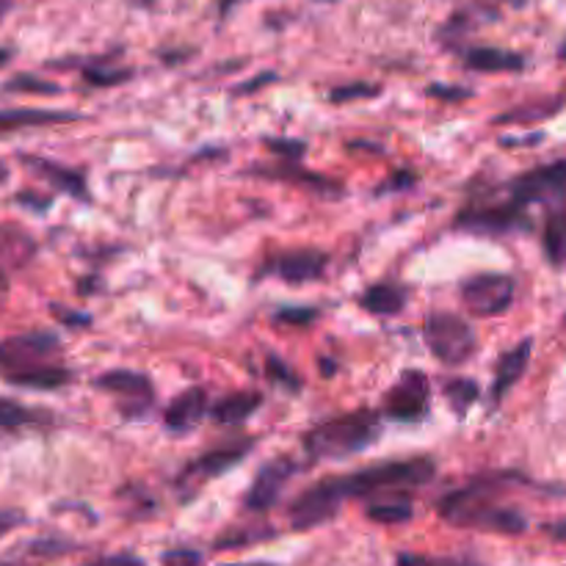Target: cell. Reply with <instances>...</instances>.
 Here are the masks:
<instances>
[{"label":"cell","instance_id":"ba28073f","mask_svg":"<svg viewBox=\"0 0 566 566\" xmlns=\"http://www.w3.org/2000/svg\"><path fill=\"white\" fill-rule=\"evenodd\" d=\"M511 199L531 208V204H564L566 202V160L536 166L525 175L514 177L506 186Z\"/></svg>","mask_w":566,"mask_h":566},{"label":"cell","instance_id":"1f68e13d","mask_svg":"<svg viewBox=\"0 0 566 566\" xmlns=\"http://www.w3.org/2000/svg\"><path fill=\"white\" fill-rule=\"evenodd\" d=\"M3 89L18 91V95H42V97L62 95V86L53 84V80L36 78V75H14L12 80H7Z\"/></svg>","mask_w":566,"mask_h":566},{"label":"cell","instance_id":"e0dca14e","mask_svg":"<svg viewBox=\"0 0 566 566\" xmlns=\"http://www.w3.org/2000/svg\"><path fill=\"white\" fill-rule=\"evenodd\" d=\"M204 414H208V392L202 387H188L166 407L164 425L171 434L182 436L197 429L204 420Z\"/></svg>","mask_w":566,"mask_h":566},{"label":"cell","instance_id":"bcb514c9","mask_svg":"<svg viewBox=\"0 0 566 566\" xmlns=\"http://www.w3.org/2000/svg\"><path fill=\"white\" fill-rule=\"evenodd\" d=\"M544 533H547L553 542H566V517L564 520H555V522H547V525L542 528Z\"/></svg>","mask_w":566,"mask_h":566},{"label":"cell","instance_id":"60d3db41","mask_svg":"<svg viewBox=\"0 0 566 566\" xmlns=\"http://www.w3.org/2000/svg\"><path fill=\"white\" fill-rule=\"evenodd\" d=\"M425 95L436 97L442 102H462V100H470L473 91L470 89H462V86H451V84H431L425 89Z\"/></svg>","mask_w":566,"mask_h":566},{"label":"cell","instance_id":"680465c9","mask_svg":"<svg viewBox=\"0 0 566 566\" xmlns=\"http://www.w3.org/2000/svg\"><path fill=\"white\" fill-rule=\"evenodd\" d=\"M564 266H566V263H564Z\"/></svg>","mask_w":566,"mask_h":566},{"label":"cell","instance_id":"11a10c76","mask_svg":"<svg viewBox=\"0 0 566 566\" xmlns=\"http://www.w3.org/2000/svg\"><path fill=\"white\" fill-rule=\"evenodd\" d=\"M558 58H561V62H566V40H564V45L558 47Z\"/></svg>","mask_w":566,"mask_h":566},{"label":"cell","instance_id":"d4e9b609","mask_svg":"<svg viewBox=\"0 0 566 566\" xmlns=\"http://www.w3.org/2000/svg\"><path fill=\"white\" fill-rule=\"evenodd\" d=\"M409 290L398 282H379L370 285L363 296H359V307L370 315H398L407 307Z\"/></svg>","mask_w":566,"mask_h":566},{"label":"cell","instance_id":"8fae6325","mask_svg":"<svg viewBox=\"0 0 566 566\" xmlns=\"http://www.w3.org/2000/svg\"><path fill=\"white\" fill-rule=\"evenodd\" d=\"M514 293L517 282L509 274H476L462 285V301L478 318H498L509 312Z\"/></svg>","mask_w":566,"mask_h":566},{"label":"cell","instance_id":"7a4b0ae2","mask_svg":"<svg viewBox=\"0 0 566 566\" xmlns=\"http://www.w3.org/2000/svg\"><path fill=\"white\" fill-rule=\"evenodd\" d=\"M379 412H374V409H354V412L337 414V418H329L323 423H318L315 429L307 431L301 445H304L307 456L312 462H337L348 459L354 453H363L365 447L379 442Z\"/></svg>","mask_w":566,"mask_h":566},{"label":"cell","instance_id":"f546056e","mask_svg":"<svg viewBox=\"0 0 566 566\" xmlns=\"http://www.w3.org/2000/svg\"><path fill=\"white\" fill-rule=\"evenodd\" d=\"M133 69L127 67H102V64H89V67H84V73H80V78H84L86 86H91V89H113V86H122L127 84V80H133Z\"/></svg>","mask_w":566,"mask_h":566},{"label":"cell","instance_id":"83f0119b","mask_svg":"<svg viewBox=\"0 0 566 566\" xmlns=\"http://www.w3.org/2000/svg\"><path fill=\"white\" fill-rule=\"evenodd\" d=\"M365 517L379 525H401V522H409L414 517V506L407 495H392L387 500H376L365 509Z\"/></svg>","mask_w":566,"mask_h":566},{"label":"cell","instance_id":"ac0fdd59","mask_svg":"<svg viewBox=\"0 0 566 566\" xmlns=\"http://www.w3.org/2000/svg\"><path fill=\"white\" fill-rule=\"evenodd\" d=\"M531 354H533V340L525 337L520 340L514 348H509L506 354H500L498 365H495V381H492V403H500L506 396H509L511 387L525 376L528 363H531Z\"/></svg>","mask_w":566,"mask_h":566},{"label":"cell","instance_id":"8992f818","mask_svg":"<svg viewBox=\"0 0 566 566\" xmlns=\"http://www.w3.org/2000/svg\"><path fill=\"white\" fill-rule=\"evenodd\" d=\"M62 354V340L53 332H34L12 334V337L0 340V376L7 379L9 374L34 368V365L53 363Z\"/></svg>","mask_w":566,"mask_h":566},{"label":"cell","instance_id":"681fc988","mask_svg":"<svg viewBox=\"0 0 566 566\" xmlns=\"http://www.w3.org/2000/svg\"><path fill=\"white\" fill-rule=\"evenodd\" d=\"M321 374L323 376H332L334 374V363H332V359H321Z\"/></svg>","mask_w":566,"mask_h":566},{"label":"cell","instance_id":"836d02e7","mask_svg":"<svg viewBox=\"0 0 566 566\" xmlns=\"http://www.w3.org/2000/svg\"><path fill=\"white\" fill-rule=\"evenodd\" d=\"M266 376L274 381V385L282 387V390H288V392L301 390V379L293 374V368H290L285 359L274 357V354H268L266 357Z\"/></svg>","mask_w":566,"mask_h":566},{"label":"cell","instance_id":"d590c367","mask_svg":"<svg viewBox=\"0 0 566 566\" xmlns=\"http://www.w3.org/2000/svg\"><path fill=\"white\" fill-rule=\"evenodd\" d=\"M321 312L315 307H282V310L274 312V323H285V326H310L312 321H318Z\"/></svg>","mask_w":566,"mask_h":566},{"label":"cell","instance_id":"cb8c5ba5","mask_svg":"<svg viewBox=\"0 0 566 566\" xmlns=\"http://www.w3.org/2000/svg\"><path fill=\"white\" fill-rule=\"evenodd\" d=\"M564 106L566 95L542 97V100L522 102V106L500 113V116H495V122H498V125H536V122H544L550 120V116H555L558 111H564Z\"/></svg>","mask_w":566,"mask_h":566},{"label":"cell","instance_id":"9c48e42d","mask_svg":"<svg viewBox=\"0 0 566 566\" xmlns=\"http://www.w3.org/2000/svg\"><path fill=\"white\" fill-rule=\"evenodd\" d=\"M252 451H255V440H252V436H233V440L221 442V445L210 447L202 456H197V459L180 473L177 484L191 492L193 484L199 487V484L210 481V478L215 476H224V473H230L233 467H238Z\"/></svg>","mask_w":566,"mask_h":566},{"label":"cell","instance_id":"4dcf8cb0","mask_svg":"<svg viewBox=\"0 0 566 566\" xmlns=\"http://www.w3.org/2000/svg\"><path fill=\"white\" fill-rule=\"evenodd\" d=\"M381 86L379 84H368V80H354V84H340L334 89L326 91V100L332 106H346V102L354 100H370V97H379Z\"/></svg>","mask_w":566,"mask_h":566},{"label":"cell","instance_id":"5bb4252c","mask_svg":"<svg viewBox=\"0 0 566 566\" xmlns=\"http://www.w3.org/2000/svg\"><path fill=\"white\" fill-rule=\"evenodd\" d=\"M329 255L318 249H290L282 255L271 257L268 266L263 268L260 277H277L288 285H307L318 282L326 274Z\"/></svg>","mask_w":566,"mask_h":566},{"label":"cell","instance_id":"4316f807","mask_svg":"<svg viewBox=\"0 0 566 566\" xmlns=\"http://www.w3.org/2000/svg\"><path fill=\"white\" fill-rule=\"evenodd\" d=\"M53 423V412L47 409L25 407V403L0 398V431H20L29 425H47Z\"/></svg>","mask_w":566,"mask_h":566},{"label":"cell","instance_id":"5b68a950","mask_svg":"<svg viewBox=\"0 0 566 566\" xmlns=\"http://www.w3.org/2000/svg\"><path fill=\"white\" fill-rule=\"evenodd\" d=\"M423 337L429 352L447 368H459L476 354V332L456 312H431L423 323Z\"/></svg>","mask_w":566,"mask_h":566},{"label":"cell","instance_id":"d6986e66","mask_svg":"<svg viewBox=\"0 0 566 566\" xmlns=\"http://www.w3.org/2000/svg\"><path fill=\"white\" fill-rule=\"evenodd\" d=\"M36 241L20 224H0V271H14L34 260Z\"/></svg>","mask_w":566,"mask_h":566},{"label":"cell","instance_id":"f5cc1de1","mask_svg":"<svg viewBox=\"0 0 566 566\" xmlns=\"http://www.w3.org/2000/svg\"><path fill=\"white\" fill-rule=\"evenodd\" d=\"M9 58H12V51H0V67H3V64H7Z\"/></svg>","mask_w":566,"mask_h":566},{"label":"cell","instance_id":"b9f144b4","mask_svg":"<svg viewBox=\"0 0 566 566\" xmlns=\"http://www.w3.org/2000/svg\"><path fill=\"white\" fill-rule=\"evenodd\" d=\"M84 566H147V561L138 558L133 553H116V555H102V558L89 561Z\"/></svg>","mask_w":566,"mask_h":566},{"label":"cell","instance_id":"7402d4cb","mask_svg":"<svg viewBox=\"0 0 566 566\" xmlns=\"http://www.w3.org/2000/svg\"><path fill=\"white\" fill-rule=\"evenodd\" d=\"M263 407V396L255 390H238L230 392V396L219 398V401L210 407V418L219 425H241Z\"/></svg>","mask_w":566,"mask_h":566},{"label":"cell","instance_id":"484cf974","mask_svg":"<svg viewBox=\"0 0 566 566\" xmlns=\"http://www.w3.org/2000/svg\"><path fill=\"white\" fill-rule=\"evenodd\" d=\"M542 249L550 266L561 268L566 263V204H555L547 213L542 230Z\"/></svg>","mask_w":566,"mask_h":566},{"label":"cell","instance_id":"f6af8a7d","mask_svg":"<svg viewBox=\"0 0 566 566\" xmlns=\"http://www.w3.org/2000/svg\"><path fill=\"white\" fill-rule=\"evenodd\" d=\"M18 525H23V514L20 511H0V536H7Z\"/></svg>","mask_w":566,"mask_h":566},{"label":"cell","instance_id":"4fadbf2b","mask_svg":"<svg viewBox=\"0 0 566 566\" xmlns=\"http://www.w3.org/2000/svg\"><path fill=\"white\" fill-rule=\"evenodd\" d=\"M299 465L288 456H277V459L266 462V465L257 470L255 481H252L249 492L244 498V509L252 511V514H266L268 509H274L282 495L285 484L296 476Z\"/></svg>","mask_w":566,"mask_h":566},{"label":"cell","instance_id":"e575fe53","mask_svg":"<svg viewBox=\"0 0 566 566\" xmlns=\"http://www.w3.org/2000/svg\"><path fill=\"white\" fill-rule=\"evenodd\" d=\"M274 531L271 528H249V531H233L226 536L215 539L213 547L215 550H235V547H246V544L263 542V539H271Z\"/></svg>","mask_w":566,"mask_h":566},{"label":"cell","instance_id":"d6a6232c","mask_svg":"<svg viewBox=\"0 0 566 566\" xmlns=\"http://www.w3.org/2000/svg\"><path fill=\"white\" fill-rule=\"evenodd\" d=\"M396 566H481L473 558L462 555H423V553H401L396 558Z\"/></svg>","mask_w":566,"mask_h":566},{"label":"cell","instance_id":"f907efd6","mask_svg":"<svg viewBox=\"0 0 566 566\" xmlns=\"http://www.w3.org/2000/svg\"><path fill=\"white\" fill-rule=\"evenodd\" d=\"M7 290H9V277H7V271H0V299L7 296Z\"/></svg>","mask_w":566,"mask_h":566},{"label":"cell","instance_id":"816d5d0a","mask_svg":"<svg viewBox=\"0 0 566 566\" xmlns=\"http://www.w3.org/2000/svg\"><path fill=\"white\" fill-rule=\"evenodd\" d=\"M9 9H12V0H0V20L7 18Z\"/></svg>","mask_w":566,"mask_h":566},{"label":"cell","instance_id":"9f6ffc18","mask_svg":"<svg viewBox=\"0 0 566 566\" xmlns=\"http://www.w3.org/2000/svg\"><path fill=\"white\" fill-rule=\"evenodd\" d=\"M224 566H277V564H263L260 561V564H224Z\"/></svg>","mask_w":566,"mask_h":566},{"label":"cell","instance_id":"f1b7e54d","mask_svg":"<svg viewBox=\"0 0 566 566\" xmlns=\"http://www.w3.org/2000/svg\"><path fill=\"white\" fill-rule=\"evenodd\" d=\"M442 392H445V401L451 403V409L459 418H465L467 409L473 407V403L481 398V390H478V385L473 379H465V376H459V379H451L445 387H442Z\"/></svg>","mask_w":566,"mask_h":566},{"label":"cell","instance_id":"277c9868","mask_svg":"<svg viewBox=\"0 0 566 566\" xmlns=\"http://www.w3.org/2000/svg\"><path fill=\"white\" fill-rule=\"evenodd\" d=\"M456 226L473 235H489V238H500V235L522 233L531 226L528 221V208L517 199L495 197V191L473 197L465 208L456 213Z\"/></svg>","mask_w":566,"mask_h":566},{"label":"cell","instance_id":"7bdbcfd3","mask_svg":"<svg viewBox=\"0 0 566 566\" xmlns=\"http://www.w3.org/2000/svg\"><path fill=\"white\" fill-rule=\"evenodd\" d=\"M274 80H277V73H274V69H268V73L255 75V78H249L244 86H238V89H235V97H249V95H255V91H260V89H266V86H271Z\"/></svg>","mask_w":566,"mask_h":566},{"label":"cell","instance_id":"74e56055","mask_svg":"<svg viewBox=\"0 0 566 566\" xmlns=\"http://www.w3.org/2000/svg\"><path fill=\"white\" fill-rule=\"evenodd\" d=\"M266 147L282 160H299L307 153V142L301 138H266Z\"/></svg>","mask_w":566,"mask_h":566},{"label":"cell","instance_id":"db71d44e","mask_svg":"<svg viewBox=\"0 0 566 566\" xmlns=\"http://www.w3.org/2000/svg\"><path fill=\"white\" fill-rule=\"evenodd\" d=\"M9 180V169L3 164H0V182H7Z\"/></svg>","mask_w":566,"mask_h":566},{"label":"cell","instance_id":"ffe728a7","mask_svg":"<svg viewBox=\"0 0 566 566\" xmlns=\"http://www.w3.org/2000/svg\"><path fill=\"white\" fill-rule=\"evenodd\" d=\"M84 113L75 111H40V108H9L0 111V131H23V127H47L80 122Z\"/></svg>","mask_w":566,"mask_h":566},{"label":"cell","instance_id":"ee69618b","mask_svg":"<svg viewBox=\"0 0 566 566\" xmlns=\"http://www.w3.org/2000/svg\"><path fill=\"white\" fill-rule=\"evenodd\" d=\"M14 202L23 204V208L29 210H36V213H45V210L53 208V197H40L36 191H20L18 197H14Z\"/></svg>","mask_w":566,"mask_h":566},{"label":"cell","instance_id":"6f0895ef","mask_svg":"<svg viewBox=\"0 0 566 566\" xmlns=\"http://www.w3.org/2000/svg\"><path fill=\"white\" fill-rule=\"evenodd\" d=\"M138 3H142V7H149V3H153V0H138Z\"/></svg>","mask_w":566,"mask_h":566},{"label":"cell","instance_id":"ab89813d","mask_svg":"<svg viewBox=\"0 0 566 566\" xmlns=\"http://www.w3.org/2000/svg\"><path fill=\"white\" fill-rule=\"evenodd\" d=\"M160 564L164 566H202V553L191 547H175V550H166L160 555Z\"/></svg>","mask_w":566,"mask_h":566},{"label":"cell","instance_id":"44dd1931","mask_svg":"<svg viewBox=\"0 0 566 566\" xmlns=\"http://www.w3.org/2000/svg\"><path fill=\"white\" fill-rule=\"evenodd\" d=\"M462 62L473 73H520L525 69V56L503 47H467Z\"/></svg>","mask_w":566,"mask_h":566},{"label":"cell","instance_id":"7c38bea8","mask_svg":"<svg viewBox=\"0 0 566 566\" xmlns=\"http://www.w3.org/2000/svg\"><path fill=\"white\" fill-rule=\"evenodd\" d=\"M431 403V381L423 370L407 368L385 396V414L396 423H418Z\"/></svg>","mask_w":566,"mask_h":566},{"label":"cell","instance_id":"f35d334b","mask_svg":"<svg viewBox=\"0 0 566 566\" xmlns=\"http://www.w3.org/2000/svg\"><path fill=\"white\" fill-rule=\"evenodd\" d=\"M414 186H418V175H414V171H409V169H398V171H392V175L387 177V180L381 182L379 188H376V193H379V197H385V193L407 191V188H414Z\"/></svg>","mask_w":566,"mask_h":566},{"label":"cell","instance_id":"7dc6e473","mask_svg":"<svg viewBox=\"0 0 566 566\" xmlns=\"http://www.w3.org/2000/svg\"><path fill=\"white\" fill-rule=\"evenodd\" d=\"M473 3H487V7H500V3H503V7H514V9L525 7V0H473Z\"/></svg>","mask_w":566,"mask_h":566},{"label":"cell","instance_id":"8d00e7d4","mask_svg":"<svg viewBox=\"0 0 566 566\" xmlns=\"http://www.w3.org/2000/svg\"><path fill=\"white\" fill-rule=\"evenodd\" d=\"M51 312H53V318H56V321L62 323V326H69V329H89L91 323H95V318H91L89 312L69 310V307L58 304V301H53Z\"/></svg>","mask_w":566,"mask_h":566},{"label":"cell","instance_id":"3957f363","mask_svg":"<svg viewBox=\"0 0 566 566\" xmlns=\"http://www.w3.org/2000/svg\"><path fill=\"white\" fill-rule=\"evenodd\" d=\"M436 465L429 456H412V459L379 462V465L363 467L352 476H337V487L343 498H376V495H407L412 489L434 481Z\"/></svg>","mask_w":566,"mask_h":566},{"label":"cell","instance_id":"c3c4849f","mask_svg":"<svg viewBox=\"0 0 566 566\" xmlns=\"http://www.w3.org/2000/svg\"><path fill=\"white\" fill-rule=\"evenodd\" d=\"M244 0H219V14L221 18H230V12H233L235 7H241Z\"/></svg>","mask_w":566,"mask_h":566},{"label":"cell","instance_id":"2e32d148","mask_svg":"<svg viewBox=\"0 0 566 566\" xmlns=\"http://www.w3.org/2000/svg\"><path fill=\"white\" fill-rule=\"evenodd\" d=\"M23 164L34 171L36 177H42L45 182H51L56 191L67 193V197L78 199V202H91L89 182L80 169H69V166L56 164V160L40 158V155H23Z\"/></svg>","mask_w":566,"mask_h":566},{"label":"cell","instance_id":"9a60e30c","mask_svg":"<svg viewBox=\"0 0 566 566\" xmlns=\"http://www.w3.org/2000/svg\"><path fill=\"white\" fill-rule=\"evenodd\" d=\"M249 177H260V180H274V182H290V186L299 188H310L315 191L318 197H332L337 199L343 193V182L329 180V177L318 175V171L304 169L296 160H282V164H260V166H249L244 171Z\"/></svg>","mask_w":566,"mask_h":566},{"label":"cell","instance_id":"52a82bcc","mask_svg":"<svg viewBox=\"0 0 566 566\" xmlns=\"http://www.w3.org/2000/svg\"><path fill=\"white\" fill-rule=\"evenodd\" d=\"M95 387L108 392V396L116 401V409L122 412V418L127 420L142 418V414L149 412V407L155 403L153 379H149L147 374H138V370H108V374L97 376Z\"/></svg>","mask_w":566,"mask_h":566},{"label":"cell","instance_id":"30bf717a","mask_svg":"<svg viewBox=\"0 0 566 566\" xmlns=\"http://www.w3.org/2000/svg\"><path fill=\"white\" fill-rule=\"evenodd\" d=\"M343 492L337 487V476L323 478V481L312 484L310 489L299 495V498L290 503L288 520L293 525V531H312L318 525H326L329 520H334L343 506Z\"/></svg>","mask_w":566,"mask_h":566},{"label":"cell","instance_id":"6da1fadb","mask_svg":"<svg viewBox=\"0 0 566 566\" xmlns=\"http://www.w3.org/2000/svg\"><path fill=\"white\" fill-rule=\"evenodd\" d=\"M514 484H522L514 473H495V476L473 478L467 487L453 489L436 503V511L445 522L456 528H476V531L506 533L520 536L528 531V517L511 506H500L498 495Z\"/></svg>","mask_w":566,"mask_h":566},{"label":"cell","instance_id":"603a6c76","mask_svg":"<svg viewBox=\"0 0 566 566\" xmlns=\"http://www.w3.org/2000/svg\"><path fill=\"white\" fill-rule=\"evenodd\" d=\"M7 381L14 387H25V390H62L73 381V370L58 363H45L9 374Z\"/></svg>","mask_w":566,"mask_h":566}]
</instances>
